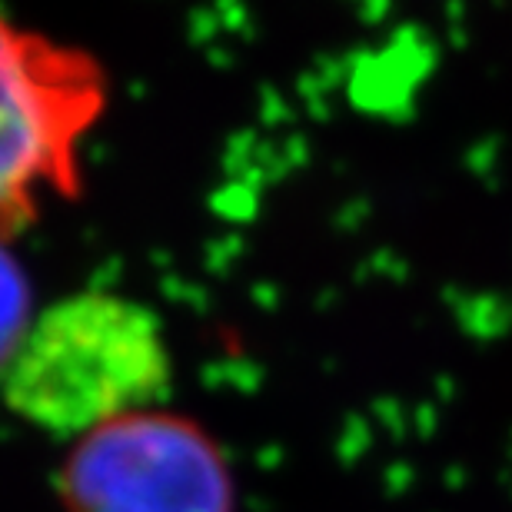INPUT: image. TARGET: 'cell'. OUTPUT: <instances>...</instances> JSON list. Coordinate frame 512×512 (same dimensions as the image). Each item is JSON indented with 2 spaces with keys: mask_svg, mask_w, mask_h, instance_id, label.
<instances>
[{
  "mask_svg": "<svg viewBox=\"0 0 512 512\" xmlns=\"http://www.w3.org/2000/svg\"><path fill=\"white\" fill-rule=\"evenodd\" d=\"M167 330L147 303L114 290H77L40 306L0 370L14 416L54 436H84L170 389Z\"/></svg>",
  "mask_w": 512,
  "mask_h": 512,
  "instance_id": "1",
  "label": "cell"
},
{
  "mask_svg": "<svg viewBox=\"0 0 512 512\" xmlns=\"http://www.w3.org/2000/svg\"><path fill=\"white\" fill-rule=\"evenodd\" d=\"M107 107L104 60L0 7V237L80 200L84 150Z\"/></svg>",
  "mask_w": 512,
  "mask_h": 512,
  "instance_id": "2",
  "label": "cell"
},
{
  "mask_svg": "<svg viewBox=\"0 0 512 512\" xmlns=\"http://www.w3.org/2000/svg\"><path fill=\"white\" fill-rule=\"evenodd\" d=\"M57 499L64 512H237V483L213 433L160 403L77 436Z\"/></svg>",
  "mask_w": 512,
  "mask_h": 512,
  "instance_id": "3",
  "label": "cell"
},
{
  "mask_svg": "<svg viewBox=\"0 0 512 512\" xmlns=\"http://www.w3.org/2000/svg\"><path fill=\"white\" fill-rule=\"evenodd\" d=\"M37 310L34 286H30L27 266L20 263L14 250V240L0 237V370L14 356L17 343L24 340Z\"/></svg>",
  "mask_w": 512,
  "mask_h": 512,
  "instance_id": "4",
  "label": "cell"
}]
</instances>
